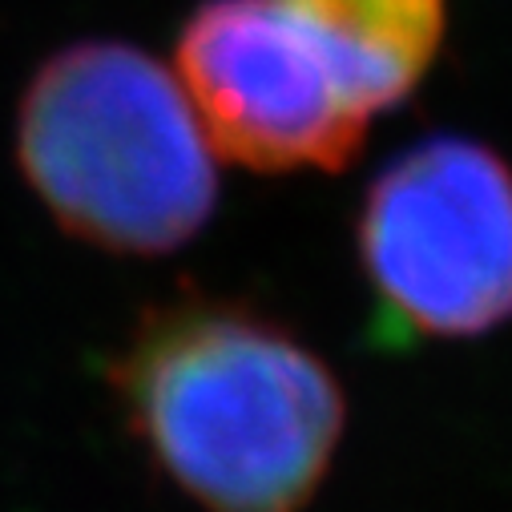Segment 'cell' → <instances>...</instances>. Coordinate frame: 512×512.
Returning a JSON list of instances; mask_svg holds the SVG:
<instances>
[{
  "instance_id": "cell-1",
  "label": "cell",
  "mask_w": 512,
  "mask_h": 512,
  "mask_svg": "<svg viewBox=\"0 0 512 512\" xmlns=\"http://www.w3.org/2000/svg\"><path fill=\"white\" fill-rule=\"evenodd\" d=\"M109 388L154 468L206 512H303L343 440V383L295 331L234 299L150 307Z\"/></svg>"
},
{
  "instance_id": "cell-2",
  "label": "cell",
  "mask_w": 512,
  "mask_h": 512,
  "mask_svg": "<svg viewBox=\"0 0 512 512\" xmlns=\"http://www.w3.org/2000/svg\"><path fill=\"white\" fill-rule=\"evenodd\" d=\"M17 158L73 238L170 254L218 206V158L182 81L125 41H77L25 85Z\"/></svg>"
},
{
  "instance_id": "cell-3",
  "label": "cell",
  "mask_w": 512,
  "mask_h": 512,
  "mask_svg": "<svg viewBox=\"0 0 512 512\" xmlns=\"http://www.w3.org/2000/svg\"><path fill=\"white\" fill-rule=\"evenodd\" d=\"M359 263L408 335L476 339L512 323V166L472 138L392 158L359 210Z\"/></svg>"
},
{
  "instance_id": "cell-4",
  "label": "cell",
  "mask_w": 512,
  "mask_h": 512,
  "mask_svg": "<svg viewBox=\"0 0 512 512\" xmlns=\"http://www.w3.org/2000/svg\"><path fill=\"white\" fill-rule=\"evenodd\" d=\"M174 77L210 146L259 174L343 170L379 117L295 0H202Z\"/></svg>"
},
{
  "instance_id": "cell-5",
  "label": "cell",
  "mask_w": 512,
  "mask_h": 512,
  "mask_svg": "<svg viewBox=\"0 0 512 512\" xmlns=\"http://www.w3.org/2000/svg\"><path fill=\"white\" fill-rule=\"evenodd\" d=\"M339 49L375 113L396 109L444 45L448 0H295Z\"/></svg>"
}]
</instances>
